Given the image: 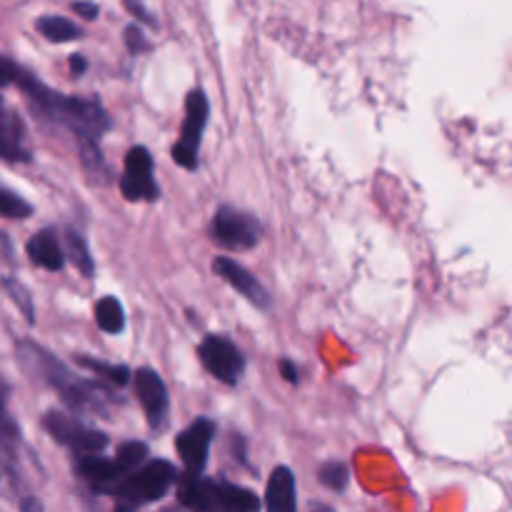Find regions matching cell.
<instances>
[{
	"mask_svg": "<svg viewBox=\"0 0 512 512\" xmlns=\"http://www.w3.org/2000/svg\"><path fill=\"white\" fill-rule=\"evenodd\" d=\"M0 73H3V85H18L35 118L68 128L80 140H100L113 125L108 110L95 95L80 98V95L58 93L10 58H3Z\"/></svg>",
	"mask_w": 512,
	"mask_h": 512,
	"instance_id": "1",
	"label": "cell"
},
{
	"mask_svg": "<svg viewBox=\"0 0 512 512\" xmlns=\"http://www.w3.org/2000/svg\"><path fill=\"white\" fill-rule=\"evenodd\" d=\"M15 353H18V363L23 365L25 373L38 380V383L53 388L73 413L108 415L110 403H123V398L110 393L113 385H108L105 380L103 383H95V380L78 378L55 355H50L40 345L30 343V340L18 343Z\"/></svg>",
	"mask_w": 512,
	"mask_h": 512,
	"instance_id": "2",
	"label": "cell"
},
{
	"mask_svg": "<svg viewBox=\"0 0 512 512\" xmlns=\"http://www.w3.org/2000/svg\"><path fill=\"white\" fill-rule=\"evenodd\" d=\"M178 503L195 512H253L260 508V498L253 490L193 473L178 478Z\"/></svg>",
	"mask_w": 512,
	"mask_h": 512,
	"instance_id": "3",
	"label": "cell"
},
{
	"mask_svg": "<svg viewBox=\"0 0 512 512\" xmlns=\"http://www.w3.org/2000/svg\"><path fill=\"white\" fill-rule=\"evenodd\" d=\"M178 485V470L168 460H145L140 468L125 475L105 495L115 500L118 510H135L140 505L158 503L168 490Z\"/></svg>",
	"mask_w": 512,
	"mask_h": 512,
	"instance_id": "4",
	"label": "cell"
},
{
	"mask_svg": "<svg viewBox=\"0 0 512 512\" xmlns=\"http://www.w3.org/2000/svg\"><path fill=\"white\" fill-rule=\"evenodd\" d=\"M210 103L203 88H193L185 98V118L180 125V138L173 145V160L185 170L198 168L200 160V143H203L205 125H208Z\"/></svg>",
	"mask_w": 512,
	"mask_h": 512,
	"instance_id": "5",
	"label": "cell"
},
{
	"mask_svg": "<svg viewBox=\"0 0 512 512\" xmlns=\"http://www.w3.org/2000/svg\"><path fill=\"white\" fill-rule=\"evenodd\" d=\"M43 428L58 445H65L75 455L103 453L108 448V435L98 428L85 425L78 415H70L65 410H48L43 415Z\"/></svg>",
	"mask_w": 512,
	"mask_h": 512,
	"instance_id": "6",
	"label": "cell"
},
{
	"mask_svg": "<svg viewBox=\"0 0 512 512\" xmlns=\"http://www.w3.org/2000/svg\"><path fill=\"white\" fill-rule=\"evenodd\" d=\"M210 238L225 250H253L263 238V225L245 210L220 205L210 223Z\"/></svg>",
	"mask_w": 512,
	"mask_h": 512,
	"instance_id": "7",
	"label": "cell"
},
{
	"mask_svg": "<svg viewBox=\"0 0 512 512\" xmlns=\"http://www.w3.org/2000/svg\"><path fill=\"white\" fill-rule=\"evenodd\" d=\"M120 193L130 203H155L160 198V185L153 175V155L145 145H133L125 155Z\"/></svg>",
	"mask_w": 512,
	"mask_h": 512,
	"instance_id": "8",
	"label": "cell"
},
{
	"mask_svg": "<svg viewBox=\"0 0 512 512\" xmlns=\"http://www.w3.org/2000/svg\"><path fill=\"white\" fill-rule=\"evenodd\" d=\"M198 358L203 368L225 385H238L245 373V355L223 335H205L198 345Z\"/></svg>",
	"mask_w": 512,
	"mask_h": 512,
	"instance_id": "9",
	"label": "cell"
},
{
	"mask_svg": "<svg viewBox=\"0 0 512 512\" xmlns=\"http://www.w3.org/2000/svg\"><path fill=\"white\" fill-rule=\"evenodd\" d=\"M133 390L150 428L155 433L168 428L170 395L165 380L153 368H140L133 373Z\"/></svg>",
	"mask_w": 512,
	"mask_h": 512,
	"instance_id": "10",
	"label": "cell"
},
{
	"mask_svg": "<svg viewBox=\"0 0 512 512\" xmlns=\"http://www.w3.org/2000/svg\"><path fill=\"white\" fill-rule=\"evenodd\" d=\"M215 433V423L210 418H198L183 430V433L175 438V450H178L180 460L185 465V473L193 475H203L205 468H208V455H210V445H213Z\"/></svg>",
	"mask_w": 512,
	"mask_h": 512,
	"instance_id": "11",
	"label": "cell"
},
{
	"mask_svg": "<svg viewBox=\"0 0 512 512\" xmlns=\"http://www.w3.org/2000/svg\"><path fill=\"white\" fill-rule=\"evenodd\" d=\"M213 273L218 275V278H223L225 283L235 290V293L243 295V298L248 300L250 305H255V308H260V310L273 308V298H270V293L265 290V285L260 283V280L255 278L248 268H243L240 263H235L233 258L218 255V258L213 260Z\"/></svg>",
	"mask_w": 512,
	"mask_h": 512,
	"instance_id": "12",
	"label": "cell"
},
{
	"mask_svg": "<svg viewBox=\"0 0 512 512\" xmlns=\"http://www.w3.org/2000/svg\"><path fill=\"white\" fill-rule=\"evenodd\" d=\"M0 155L8 163H28V160H33L25 123L13 108H3V115H0Z\"/></svg>",
	"mask_w": 512,
	"mask_h": 512,
	"instance_id": "13",
	"label": "cell"
},
{
	"mask_svg": "<svg viewBox=\"0 0 512 512\" xmlns=\"http://www.w3.org/2000/svg\"><path fill=\"white\" fill-rule=\"evenodd\" d=\"M25 253H28L30 263L38 265V268L50 270V273H60L68 263V250L65 243H60L58 235L53 230H40L25 245Z\"/></svg>",
	"mask_w": 512,
	"mask_h": 512,
	"instance_id": "14",
	"label": "cell"
},
{
	"mask_svg": "<svg viewBox=\"0 0 512 512\" xmlns=\"http://www.w3.org/2000/svg\"><path fill=\"white\" fill-rule=\"evenodd\" d=\"M265 508L273 512H293L298 508L295 475L288 465H278V468L270 473L268 488H265Z\"/></svg>",
	"mask_w": 512,
	"mask_h": 512,
	"instance_id": "15",
	"label": "cell"
},
{
	"mask_svg": "<svg viewBox=\"0 0 512 512\" xmlns=\"http://www.w3.org/2000/svg\"><path fill=\"white\" fill-rule=\"evenodd\" d=\"M63 243H65V250H68V260L75 265V268L80 270V273L85 275V278H93L95 275V260L93 255H90V248H88V240H85V235L80 233L78 228H73V225H68V228L63 230Z\"/></svg>",
	"mask_w": 512,
	"mask_h": 512,
	"instance_id": "16",
	"label": "cell"
},
{
	"mask_svg": "<svg viewBox=\"0 0 512 512\" xmlns=\"http://www.w3.org/2000/svg\"><path fill=\"white\" fill-rule=\"evenodd\" d=\"M35 28L50 43H73V40L83 38L80 25L70 18H63V15H43V18L35 20Z\"/></svg>",
	"mask_w": 512,
	"mask_h": 512,
	"instance_id": "17",
	"label": "cell"
},
{
	"mask_svg": "<svg viewBox=\"0 0 512 512\" xmlns=\"http://www.w3.org/2000/svg\"><path fill=\"white\" fill-rule=\"evenodd\" d=\"M75 363L83 365L88 373H95L100 380L113 385V388H125V385L130 383V378H133L128 365H110V363H103V360L88 358V355H75Z\"/></svg>",
	"mask_w": 512,
	"mask_h": 512,
	"instance_id": "18",
	"label": "cell"
},
{
	"mask_svg": "<svg viewBox=\"0 0 512 512\" xmlns=\"http://www.w3.org/2000/svg\"><path fill=\"white\" fill-rule=\"evenodd\" d=\"M95 323L103 333L108 335H118L123 333L125 328V313H123V305H120L118 298L113 295H105L95 303Z\"/></svg>",
	"mask_w": 512,
	"mask_h": 512,
	"instance_id": "19",
	"label": "cell"
},
{
	"mask_svg": "<svg viewBox=\"0 0 512 512\" xmlns=\"http://www.w3.org/2000/svg\"><path fill=\"white\" fill-rule=\"evenodd\" d=\"M318 480L333 493H345L350 483V468L343 463V460H330V463H323L318 470Z\"/></svg>",
	"mask_w": 512,
	"mask_h": 512,
	"instance_id": "20",
	"label": "cell"
},
{
	"mask_svg": "<svg viewBox=\"0 0 512 512\" xmlns=\"http://www.w3.org/2000/svg\"><path fill=\"white\" fill-rule=\"evenodd\" d=\"M3 285H5V293H8V298L13 300L15 305H18L20 313L25 315V320H28L30 325L35 323V305H33V298H30L28 288H25L20 280L10 278V275H5L3 278Z\"/></svg>",
	"mask_w": 512,
	"mask_h": 512,
	"instance_id": "21",
	"label": "cell"
},
{
	"mask_svg": "<svg viewBox=\"0 0 512 512\" xmlns=\"http://www.w3.org/2000/svg\"><path fill=\"white\" fill-rule=\"evenodd\" d=\"M0 213L10 220L30 218L33 215V205L20 198V195H15L10 188H3L0 190Z\"/></svg>",
	"mask_w": 512,
	"mask_h": 512,
	"instance_id": "22",
	"label": "cell"
},
{
	"mask_svg": "<svg viewBox=\"0 0 512 512\" xmlns=\"http://www.w3.org/2000/svg\"><path fill=\"white\" fill-rule=\"evenodd\" d=\"M125 45H128V50L133 55L148 53L150 50V40L145 38V33L140 25H128V28H125Z\"/></svg>",
	"mask_w": 512,
	"mask_h": 512,
	"instance_id": "23",
	"label": "cell"
},
{
	"mask_svg": "<svg viewBox=\"0 0 512 512\" xmlns=\"http://www.w3.org/2000/svg\"><path fill=\"white\" fill-rule=\"evenodd\" d=\"M280 375H283V380H288L290 385L300 383V370H298V365L293 363V360H288V358L280 360Z\"/></svg>",
	"mask_w": 512,
	"mask_h": 512,
	"instance_id": "24",
	"label": "cell"
},
{
	"mask_svg": "<svg viewBox=\"0 0 512 512\" xmlns=\"http://www.w3.org/2000/svg\"><path fill=\"white\" fill-rule=\"evenodd\" d=\"M125 8H128L130 13L135 15V18H138V20H143V23H148V25H155V18H153V15H150L148 10H145L143 5L138 3V0H125Z\"/></svg>",
	"mask_w": 512,
	"mask_h": 512,
	"instance_id": "25",
	"label": "cell"
},
{
	"mask_svg": "<svg viewBox=\"0 0 512 512\" xmlns=\"http://www.w3.org/2000/svg\"><path fill=\"white\" fill-rule=\"evenodd\" d=\"M73 10H75V13L83 15V18H88V20H95V18H98V13H100L98 5L88 3V0H80V3H73Z\"/></svg>",
	"mask_w": 512,
	"mask_h": 512,
	"instance_id": "26",
	"label": "cell"
},
{
	"mask_svg": "<svg viewBox=\"0 0 512 512\" xmlns=\"http://www.w3.org/2000/svg\"><path fill=\"white\" fill-rule=\"evenodd\" d=\"M85 70H88V60H85L80 53L70 55V73H73V75H83Z\"/></svg>",
	"mask_w": 512,
	"mask_h": 512,
	"instance_id": "27",
	"label": "cell"
}]
</instances>
